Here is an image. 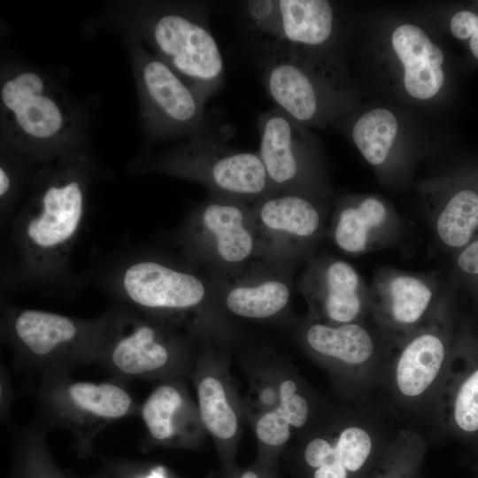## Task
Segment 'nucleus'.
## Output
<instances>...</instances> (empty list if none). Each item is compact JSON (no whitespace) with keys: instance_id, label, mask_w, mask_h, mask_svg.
<instances>
[{"instance_id":"obj_6","label":"nucleus","mask_w":478,"mask_h":478,"mask_svg":"<svg viewBox=\"0 0 478 478\" xmlns=\"http://www.w3.org/2000/svg\"><path fill=\"white\" fill-rule=\"evenodd\" d=\"M102 328L101 315L73 317L9 304L2 306L1 335L15 361L42 377L68 374L96 363Z\"/></svg>"},{"instance_id":"obj_4","label":"nucleus","mask_w":478,"mask_h":478,"mask_svg":"<svg viewBox=\"0 0 478 478\" xmlns=\"http://www.w3.org/2000/svg\"><path fill=\"white\" fill-rule=\"evenodd\" d=\"M96 281L118 304L192 333L206 308L218 302L207 274L183 257L180 261L150 251L120 256Z\"/></svg>"},{"instance_id":"obj_19","label":"nucleus","mask_w":478,"mask_h":478,"mask_svg":"<svg viewBox=\"0 0 478 478\" xmlns=\"http://www.w3.org/2000/svg\"><path fill=\"white\" fill-rule=\"evenodd\" d=\"M392 46L404 65V85L410 96L424 100L442 88L443 53L417 26L404 24L392 35Z\"/></svg>"},{"instance_id":"obj_29","label":"nucleus","mask_w":478,"mask_h":478,"mask_svg":"<svg viewBox=\"0 0 478 478\" xmlns=\"http://www.w3.org/2000/svg\"><path fill=\"white\" fill-rule=\"evenodd\" d=\"M297 385L291 380L282 382L280 386V405L277 407L288 423L296 428L303 427L308 419L309 406L304 397L296 393Z\"/></svg>"},{"instance_id":"obj_32","label":"nucleus","mask_w":478,"mask_h":478,"mask_svg":"<svg viewBox=\"0 0 478 478\" xmlns=\"http://www.w3.org/2000/svg\"><path fill=\"white\" fill-rule=\"evenodd\" d=\"M455 266L464 278L478 285V235L456 253Z\"/></svg>"},{"instance_id":"obj_33","label":"nucleus","mask_w":478,"mask_h":478,"mask_svg":"<svg viewBox=\"0 0 478 478\" xmlns=\"http://www.w3.org/2000/svg\"><path fill=\"white\" fill-rule=\"evenodd\" d=\"M239 478H258V477L254 472L247 471L243 473Z\"/></svg>"},{"instance_id":"obj_3","label":"nucleus","mask_w":478,"mask_h":478,"mask_svg":"<svg viewBox=\"0 0 478 478\" xmlns=\"http://www.w3.org/2000/svg\"><path fill=\"white\" fill-rule=\"evenodd\" d=\"M1 143L36 163L82 151L80 111L48 75L28 66L5 69L0 86Z\"/></svg>"},{"instance_id":"obj_14","label":"nucleus","mask_w":478,"mask_h":478,"mask_svg":"<svg viewBox=\"0 0 478 478\" xmlns=\"http://www.w3.org/2000/svg\"><path fill=\"white\" fill-rule=\"evenodd\" d=\"M391 384L406 402H418L439 387L448 357L444 301L420 328L392 344Z\"/></svg>"},{"instance_id":"obj_9","label":"nucleus","mask_w":478,"mask_h":478,"mask_svg":"<svg viewBox=\"0 0 478 478\" xmlns=\"http://www.w3.org/2000/svg\"><path fill=\"white\" fill-rule=\"evenodd\" d=\"M125 39L146 140L159 143L193 135L204 122L205 103L140 40Z\"/></svg>"},{"instance_id":"obj_18","label":"nucleus","mask_w":478,"mask_h":478,"mask_svg":"<svg viewBox=\"0 0 478 478\" xmlns=\"http://www.w3.org/2000/svg\"><path fill=\"white\" fill-rule=\"evenodd\" d=\"M304 340L314 353L343 366L367 372L382 353L381 339L363 322L307 325Z\"/></svg>"},{"instance_id":"obj_23","label":"nucleus","mask_w":478,"mask_h":478,"mask_svg":"<svg viewBox=\"0 0 478 478\" xmlns=\"http://www.w3.org/2000/svg\"><path fill=\"white\" fill-rule=\"evenodd\" d=\"M436 235L446 249L459 252L478 235V192L461 188L440 208L434 219Z\"/></svg>"},{"instance_id":"obj_22","label":"nucleus","mask_w":478,"mask_h":478,"mask_svg":"<svg viewBox=\"0 0 478 478\" xmlns=\"http://www.w3.org/2000/svg\"><path fill=\"white\" fill-rule=\"evenodd\" d=\"M188 402L181 389L169 382L157 386L140 407L150 439L168 443L188 434Z\"/></svg>"},{"instance_id":"obj_15","label":"nucleus","mask_w":478,"mask_h":478,"mask_svg":"<svg viewBox=\"0 0 478 478\" xmlns=\"http://www.w3.org/2000/svg\"><path fill=\"white\" fill-rule=\"evenodd\" d=\"M320 321L363 322L369 313V287L350 263L324 255L312 258L297 284Z\"/></svg>"},{"instance_id":"obj_11","label":"nucleus","mask_w":478,"mask_h":478,"mask_svg":"<svg viewBox=\"0 0 478 478\" xmlns=\"http://www.w3.org/2000/svg\"><path fill=\"white\" fill-rule=\"evenodd\" d=\"M259 258L293 266L324 233L325 212L315 198L273 192L252 203Z\"/></svg>"},{"instance_id":"obj_7","label":"nucleus","mask_w":478,"mask_h":478,"mask_svg":"<svg viewBox=\"0 0 478 478\" xmlns=\"http://www.w3.org/2000/svg\"><path fill=\"white\" fill-rule=\"evenodd\" d=\"M177 239L182 257L213 279L259 258L251 206L232 197L210 195L189 212Z\"/></svg>"},{"instance_id":"obj_21","label":"nucleus","mask_w":478,"mask_h":478,"mask_svg":"<svg viewBox=\"0 0 478 478\" xmlns=\"http://www.w3.org/2000/svg\"><path fill=\"white\" fill-rule=\"evenodd\" d=\"M238 18L243 41L259 69L284 51L278 0L243 1Z\"/></svg>"},{"instance_id":"obj_16","label":"nucleus","mask_w":478,"mask_h":478,"mask_svg":"<svg viewBox=\"0 0 478 478\" xmlns=\"http://www.w3.org/2000/svg\"><path fill=\"white\" fill-rule=\"evenodd\" d=\"M291 266L257 258L234 275L211 277L217 301L237 317L251 320L275 317L290 302Z\"/></svg>"},{"instance_id":"obj_35","label":"nucleus","mask_w":478,"mask_h":478,"mask_svg":"<svg viewBox=\"0 0 478 478\" xmlns=\"http://www.w3.org/2000/svg\"><path fill=\"white\" fill-rule=\"evenodd\" d=\"M475 189H476V190H477V192H478V187H477V188H476Z\"/></svg>"},{"instance_id":"obj_24","label":"nucleus","mask_w":478,"mask_h":478,"mask_svg":"<svg viewBox=\"0 0 478 478\" xmlns=\"http://www.w3.org/2000/svg\"><path fill=\"white\" fill-rule=\"evenodd\" d=\"M397 133L395 115L384 108L363 114L354 124L351 135L365 159L373 166L382 165Z\"/></svg>"},{"instance_id":"obj_1","label":"nucleus","mask_w":478,"mask_h":478,"mask_svg":"<svg viewBox=\"0 0 478 478\" xmlns=\"http://www.w3.org/2000/svg\"><path fill=\"white\" fill-rule=\"evenodd\" d=\"M96 173V165L84 150L36 163L24 197L8 222L9 284L46 291L81 285L70 260Z\"/></svg>"},{"instance_id":"obj_25","label":"nucleus","mask_w":478,"mask_h":478,"mask_svg":"<svg viewBox=\"0 0 478 478\" xmlns=\"http://www.w3.org/2000/svg\"><path fill=\"white\" fill-rule=\"evenodd\" d=\"M197 400L204 428L220 439L233 437L237 430V418L221 382L213 376L203 377L197 384Z\"/></svg>"},{"instance_id":"obj_31","label":"nucleus","mask_w":478,"mask_h":478,"mask_svg":"<svg viewBox=\"0 0 478 478\" xmlns=\"http://www.w3.org/2000/svg\"><path fill=\"white\" fill-rule=\"evenodd\" d=\"M451 31L459 40L469 39V47L478 60V13L463 10L456 12L451 19Z\"/></svg>"},{"instance_id":"obj_26","label":"nucleus","mask_w":478,"mask_h":478,"mask_svg":"<svg viewBox=\"0 0 478 478\" xmlns=\"http://www.w3.org/2000/svg\"><path fill=\"white\" fill-rule=\"evenodd\" d=\"M0 164L1 223L6 225L14 215L27 191L36 162L5 147Z\"/></svg>"},{"instance_id":"obj_2","label":"nucleus","mask_w":478,"mask_h":478,"mask_svg":"<svg viewBox=\"0 0 478 478\" xmlns=\"http://www.w3.org/2000/svg\"><path fill=\"white\" fill-rule=\"evenodd\" d=\"M212 4L198 1L122 4L113 20L140 40L206 103L222 86L224 61L210 28Z\"/></svg>"},{"instance_id":"obj_12","label":"nucleus","mask_w":478,"mask_h":478,"mask_svg":"<svg viewBox=\"0 0 478 478\" xmlns=\"http://www.w3.org/2000/svg\"><path fill=\"white\" fill-rule=\"evenodd\" d=\"M258 130V154L273 189L315 198L316 166L304 125L274 106L259 115Z\"/></svg>"},{"instance_id":"obj_30","label":"nucleus","mask_w":478,"mask_h":478,"mask_svg":"<svg viewBox=\"0 0 478 478\" xmlns=\"http://www.w3.org/2000/svg\"><path fill=\"white\" fill-rule=\"evenodd\" d=\"M256 434L262 443L272 446H281L290 436V425L281 411L276 408L258 419Z\"/></svg>"},{"instance_id":"obj_27","label":"nucleus","mask_w":478,"mask_h":478,"mask_svg":"<svg viewBox=\"0 0 478 478\" xmlns=\"http://www.w3.org/2000/svg\"><path fill=\"white\" fill-rule=\"evenodd\" d=\"M451 415L460 430L469 433L478 430V368L459 386L451 403Z\"/></svg>"},{"instance_id":"obj_13","label":"nucleus","mask_w":478,"mask_h":478,"mask_svg":"<svg viewBox=\"0 0 478 478\" xmlns=\"http://www.w3.org/2000/svg\"><path fill=\"white\" fill-rule=\"evenodd\" d=\"M369 301V313L391 344L423 325L443 303L430 277L396 269L375 276Z\"/></svg>"},{"instance_id":"obj_17","label":"nucleus","mask_w":478,"mask_h":478,"mask_svg":"<svg viewBox=\"0 0 478 478\" xmlns=\"http://www.w3.org/2000/svg\"><path fill=\"white\" fill-rule=\"evenodd\" d=\"M399 220L381 199L367 197L341 204L329 228L335 245L349 255H360L396 238Z\"/></svg>"},{"instance_id":"obj_8","label":"nucleus","mask_w":478,"mask_h":478,"mask_svg":"<svg viewBox=\"0 0 478 478\" xmlns=\"http://www.w3.org/2000/svg\"><path fill=\"white\" fill-rule=\"evenodd\" d=\"M100 315L96 363L107 370L112 380L123 382L159 376L183 354V340L177 335V328L121 304Z\"/></svg>"},{"instance_id":"obj_20","label":"nucleus","mask_w":478,"mask_h":478,"mask_svg":"<svg viewBox=\"0 0 478 478\" xmlns=\"http://www.w3.org/2000/svg\"><path fill=\"white\" fill-rule=\"evenodd\" d=\"M285 50L305 56L331 39L335 12L326 0H278Z\"/></svg>"},{"instance_id":"obj_10","label":"nucleus","mask_w":478,"mask_h":478,"mask_svg":"<svg viewBox=\"0 0 478 478\" xmlns=\"http://www.w3.org/2000/svg\"><path fill=\"white\" fill-rule=\"evenodd\" d=\"M37 398L46 426L67 429L76 448L91 452L93 441L110 424L139 413L123 382L72 380L68 374L42 377Z\"/></svg>"},{"instance_id":"obj_34","label":"nucleus","mask_w":478,"mask_h":478,"mask_svg":"<svg viewBox=\"0 0 478 478\" xmlns=\"http://www.w3.org/2000/svg\"><path fill=\"white\" fill-rule=\"evenodd\" d=\"M36 478H53V477H52V476H50V475H48V474H45L39 475V476L36 477Z\"/></svg>"},{"instance_id":"obj_5","label":"nucleus","mask_w":478,"mask_h":478,"mask_svg":"<svg viewBox=\"0 0 478 478\" xmlns=\"http://www.w3.org/2000/svg\"><path fill=\"white\" fill-rule=\"evenodd\" d=\"M234 130L205 117L190 137L155 155L130 163V173H161L201 184L210 195L254 203L275 192L255 151L231 147Z\"/></svg>"},{"instance_id":"obj_28","label":"nucleus","mask_w":478,"mask_h":478,"mask_svg":"<svg viewBox=\"0 0 478 478\" xmlns=\"http://www.w3.org/2000/svg\"><path fill=\"white\" fill-rule=\"evenodd\" d=\"M419 442L410 434H402L389 450L385 466L373 478H411L410 460L417 456Z\"/></svg>"}]
</instances>
